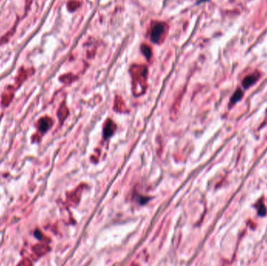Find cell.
Returning a JSON list of instances; mask_svg holds the SVG:
<instances>
[{
  "instance_id": "cell-1",
  "label": "cell",
  "mask_w": 267,
  "mask_h": 266,
  "mask_svg": "<svg viewBox=\"0 0 267 266\" xmlns=\"http://www.w3.org/2000/svg\"><path fill=\"white\" fill-rule=\"evenodd\" d=\"M166 25L163 23L156 22L152 24L151 30V39L155 43L161 41L166 32Z\"/></svg>"
},
{
  "instance_id": "cell-2",
  "label": "cell",
  "mask_w": 267,
  "mask_h": 266,
  "mask_svg": "<svg viewBox=\"0 0 267 266\" xmlns=\"http://www.w3.org/2000/svg\"><path fill=\"white\" fill-rule=\"evenodd\" d=\"M52 124V120L48 117H43L38 120V128L39 131L41 133H45Z\"/></svg>"
},
{
  "instance_id": "cell-3",
  "label": "cell",
  "mask_w": 267,
  "mask_h": 266,
  "mask_svg": "<svg viewBox=\"0 0 267 266\" xmlns=\"http://www.w3.org/2000/svg\"><path fill=\"white\" fill-rule=\"evenodd\" d=\"M259 78V74H258V73H254V74H250L249 76H247L244 79L243 82H242L244 87L245 88H248V87L252 86V85L258 80Z\"/></svg>"
},
{
  "instance_id": "cell-4",
  "label": "cell",
  "mask_w": 267,
  "mask_h": 266,
  "mask_svg": "<svg viewBox=\"0 0 267 266\" xmlns=\"http://www.w3.org/2000/svg\"><path fill=\"white\" fill-rule=\"evenodd\" d=\"M30 73L31 71L28 70H25V69H21L20 71H19V74L17 75V77L16 79V83L19 85H21L23 82L25 80L28 78V77L30 75Z\"/></svg>"
},
{
  "instance_id": "cell-5",
  "label": "cell",
  "mask_w": 267,
  "mask_h": 266,
  "mask_svg": "<svg viewBox=\"0 0 267 266\" xmlns=\"http://www.w3.org/2000/svg\"><path fill=\"white\" fill-rule=\"evenodd\" d=\"M116 126L113 123L112 120H109L106 122V126H105V129H104V137H108L111 136L113 134V133L114 132V130H115Z\"/></svg>"
},
{
  "instance_id": "cell-6",
  "label": "cell",
  "mask_w": 267,
  "mask_h": 266,
  "mask_svg": "<svg viewBox=\"0 0 267 266\" xmlns=\"http://www.w3.org/2000/svg\"><path fill=\"white\" fill-rule=\"evenodd\" d=\"M33 251L35 253H37L36 255H38L39 256H41L42 255H44V253H46L48 251V247H45L44 245H37L35 246V248H33Z\"/></svg>"
},
{
  "instance_id": "cell-7",
  "label": "cell",
  "mask_w": 267,
  "mask_h": 266,
  "mask_svg": "<svg viewBox=\"0 0 267 266\" xmlns=\"http://www.w3.org/2000/svg\"><path fill=\"white\" fill-rule=\"evenodd\" d=\"M243 97V91H241V89H238L237 91L234 92V94H233V96H232L231 100H230V102H231V104H234L236 102H237L238 101L241 99V98Z\"/></svg>"
},
{
  "instance_id": "cell-8",
  "label": "cell",
  "mask_w": 267,
  "mask_h": 266,
  "mask_svg": "<svg viewBox=\"0 0 267 266\" xmlns=\"http://www.w3.org/2000/svg\"><path fill=\"white\" fill-rule=\"evenodd\" d=\"M13 96V93H9V94L6 93V94H3V95H2V104H3L4 105H9V102H11Z\"/></svg>"
},
{
  "instance_id": "cell-9",
  "label": "cell",
  "mask_w": 267,
  "mask_h": 266,
  "mask_svg": "<svg viewBox=\"0 0 267 266\" xmlns=\"http://www.w3.org/2000/svg\"><path fill=\"white\" fill-rule=\"evenodd\" d=\"M257 209H258V212L260 215H265L266 214V209H265L263 202L259 203V205H257Z\"/></svg>"
},
{
  "instance_id": "cell-10",
  "label": "cell",
  "mask_w": 267,
  "mask_h": 266,
  "mask_svg": "<svg viewBox=\"0 0 267 266\" xmlns=\"http://www.w3.org/2000/svg\"><path fill=\"white\" fill-rule=\"evenodd\" d=\"M141 51H142L144 55H145L148 59L150 58L151 55H152V52H151V49L149 47L147 46V45H142V46H141Z\"/></svg>"
}]
</instances>
